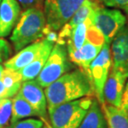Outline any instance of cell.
<instances>
[{
	"label": "cell",
	"instance_id": "4dcf8cb0",
	"mask_svg": "<svg viewBox=\"0 0 128 128\" xmlns=\"http://www.w3.org/2000/svg\"><path fill=\"white\" fill-rule=\"evenodd\" d=\"M2 99H0V104H1V102H2Z\"/></svg>",
	"mask_w": 128,
	"mask_h": 128
},
{
	"label": "cell",
	"instance_id": "277c9868",
	"mask_svg": "<svg viewBox=\"0 0 128 128\" xmlns=\"http://www.w3.org/2000/svg\"><path fill=\"white\" fill-rule=\"evenodd\" d=\"M70 69L68 48L65 43L57 41L39 75L35 79L42 88H48Z\"/></svg>",
	"mask_w": 128,
	"mask_h": 128
},
{
	"label": "cell",
	"instance_id": "6da1fadb",
	"mask_svg": "<svg viewBox=\"0 0 128 128\" xmlns=\"http://www.w3.org/2000/svg\"><path fill=\"white\" fill-rule=\"evenodd\" d=\"M48 112L61 104L91 96L94 92L91 78L82 69L66 72L45 88Z\"/></svg>",
	"mask_w": 128,
	"mask_h": 128
},
{
	"label": "cell",
	"instance_id": "603a6c76",
	"mask_svg": "<svg viewBox=\"0 0 128 128\" xmlns=\"http://www.w3.org/2000/svg\"><path fill=\"white\" fill-rule=\"evenodd\" d=\"M11 55L12 48L9 42L4 39V38H0V62L8 60Z\"/></svg>",
	"mask_w": 128,
	"mask_h": 128
},
{
	"label": "cell",
	"instance_id": "ffe728a7",
	"mask_svg": "<svg viewBox=\"0 0 128 128\" xmlns=\"http://www.w3.org/2000/svg\"><path fill=\"white\" fill-rule=\"evenodd\" d=\"M1 81L5 88L14 92L15 94L18 92L22 82V76L18 71H12L7 68H4Z\"/></svg>",
	"mask_w": 128,
	"mask_h": 128
},
{
	"label": "cell",
	"instance_id": "ba28073f",
	"mask_svg": "<svg viewBox=\"0 0 128 128\" xmlns=\"http://www.w3.org/2000/svg\"><path fill=\"white\" fill-rule=\"evenodd\" d=\"M110 45L111 44L105 43L101 52L89 66V74L93 86L94 93L97 97V101L102 105L105 103L103 89L112 66Z\"/></svg>",
	"mask_w": 128,
	"mask_h": 128
},
{
	"label": "cell",
	"instance_id": "ac0fdd59",
	"mask_svg": "<svg viewBox=\"0 0 128 128\" xmlns=\"http://www.w3.org/2000/svg\"><path fill=\"white\" fill-rule=\"evenodd\" d=\"M12 116L10 124H12L20 120L30 116H38L32 106L19 93H17L12 98Z\"/></svg>",
	"mask_w": 128,
	"mask_h": 128
},
{
	"label": "cell",
	"instance_id": "1f68e13d",
	"mask_svg": "<svg viewBox=\"0 0 128 128\" xmlns=\"http://www.w3.org/2000/svg\"><path fill=\"white\" fill-rule=\"evenodd\" d=\"M1 2H2V0H0V5H1Z\"/></svg>",
	"mask_w": 128,
	"mask_h": 128
},
{
	"label": "cell",
	"instance_id": "8fae6325",
	"mask_svg": "<svg viewBox=\"0 0 128 128\" xmlns=\"http://www.w3.org/2000/svg\"><path fill=\"white\" fill-rule=\"evenodd\" d=\"M48 41L47 38L41 41H37L18 51L16 55L12 56L4 62L5 68L12 71L21 70L24 66L31 63L39 55V53L47 44Z\"/></svg>",
	"mask_w": 128,
	"mask_h": 128
},
{
	"label": "cell",
	"instance_id": "2e32d148",
	"mask_svg": "<svg viewBox=\"0 0 128 128\" xmlns=\"http://www.w3.org/2000/svg\"><path fill=\"white\" fill-rule=\"evenodd\" d=\"M102 106L107 128H128V114L123 107L104 103Z\"/></svg>",
	"mask_w": 128,
	"mask_h": 128
},
{
	"label": "cell",
	"instance_id": "d6986e66",
	"mask_svg": "<svg viewBox=\"0 0 128 128\" xmlns=\"http://www.w3.org/2000/svg\"><path fill=\"white\" fill-rule=\"evenodd\" d=\"M92 17L89 18L85 22L78 24L75 28H73L69 37L68 38L66 48H72V49H79L82 47L86 39L88 28L92 24Z\"/></svg>",
	"mask_w": 128,
	"mask_h": 128
},
{
	"label": "cell",
	"instance_id": "44dd1931",
	"mask_svg": "<svg viewBox=\"0 0 128 128\" xmlns=\"http://www.w3.org/2000/svg\"><path fill=\"white\" fill-rule=\"evenodd\" d=\"M12 98H4L0 104V128H4L12 116Z\"/></svg>",
	"mask_w": 128,
	"mask_h": 128
},
{
	"label": "cell",
	"instance_id": "7402d4cb",
	"mask_svg": "<svg viewBox=\"0 0 128 128\" xmlns=\"http://www.w3.org/2000/svg\"><path fill=\"white\" fill-rule=\"evenodd\" d=\"M43 126L44 123L41 120L28 118L20 120L12 124H10L7 128H42Z\"/></svg>",
	"mask_w": 128,
	"mask_h": 128
},
{
	"label": "cell",
	"instance_id": "4fadbf2b",
	"mask_svg": "<svg viewBox=\"0 0 128 128\" xmlns=\"http://www.w3.org/2000/svg\"><path fill=\"white\" fill-rule=\"evenodd\" d=\"M112 66L128 72V25H125L112 41Z\"/></svg>",
	"mask_w": 128,
	"mask_h": 128
},
{
	"label": "cell",
	"instance_id": "cb8c5ba5",
	"mask_svg": "<svg viewBox=\"0 0 128 128\" xmlns=\"http://www.w3.org/2000/svg\"><path fill=\"white\" fill-rule=\"evenodd\" d=\"M100 1L106 7L119 8L124 10L128 6V0H100Z\"/></svg>",
	"mask_w": 128,
	"mask_h": 128
},
{
	"label": "cell",
	"instance_id": "8992f818",
	"mask_svg": "<svg viewBox=\"0 0 128 128\" xmlns=\"http://www.w3.org/2000/svg\"><path fill=\"white\" fill-rule=\"evenodd\" d=\"M105 43L106 42L102 34L92 24L88 28L86 39L82 47L79 49L66 48L69 59L80 66L81 69L90 76L89 66L101 52Z\"/></svg>",
	"mask_w": 128,
	"mask_h": 128
},
{
	"label": "cell",
	"instance_id": "d4e9b609",
	"mask_svg": "<svg viewBox=\"0 0 128 128\" xmlns=\"http://www.w3.org/2000/svg\"><path fill=\"white\" fill-rule=\"evenodd\" d=\"M16 94L14 92L8 90L5 88V86L4 85L2 82L0 80V99H4V98H12Z\"/></svg>",
	"mask_w": 128,
	"mask_h": 128
},
{
	"label": "cell",
	"instance_id": "e0dca14e",
	"mask_svg": "<svg viewBox=\"0 0 128 128\" xmlns=\"http://www.w3.org/2000/svg\"><path fill=\"white\" fill-rule=\"evenodd\" d=\"M78 128H107L103 111L97 100L93 99L88 113Z\"/></svg>",
	"mask_w": 128,
	"mask_h": 128
},
{
	"label": "cell",
	"instance_id": "9c48e42d",
	"mask_svg": "<svg viewBox=\"0 0 128 128\" xmlns=\"http://www.w3.org/2000/svg\"><path fill=\"white\" fill-rule=\"evenodd\" d=\"M128 80V72L112 66L108 78L103 89L105 103L121 107L126 83Z\"/></svg>",
	"mask_w": 128,
	"mask_h": 128
},
{
	"label": "cell",
	"instance_id": "52a82bcc",
	"mask_svg": "<svg viewBox=\"0 0 128 128\" xmlns=\"http://www.w3.org/2000/svg\"><path fill=\"white\" fill-rule=\"evenodd\" d=\"M92 22L103 36L105 42L111 44L116 35L126 25V18L117 9L97 7L92 17Z\"/></svg>",
	"mask_w": 128,
	"mask_h": 128
},
{
	"label": "cell",
	"instance_id": "83f0119b",
	"mask_svg": "<svg viewBox=\"0 0 128 128\" xmlns=\"http://www.w3.org/2000/svg\"><path fill=\"white\" fill-rule=\"evenodd\" d=\"M4 66L0 64V80H1V78H2V73H4Z\"/></svg>",
	"mask_w": 128,
	"mask_h": 128
},
{
	"label": "cell",
	"instance_id": "7a4b0ae2",
	"mask_svg": "<svg viewBox=\"0 0 128 128\" xmlns=\"http://www.w3.org/2000/svg\"><path fill=\"white\" fill-rule=\"evenodd\" d=\"M47 33V24L43 10L38 7L28 8L20 14L12 30L10 40L14 50L18 52L37 42Z\"/></svg>",
	"mask_w": 128,
	"mask_h": 128
},
{
	"label": "cell",
	"instance_id": "484cf974",
	"mask_svg": "<svg viewBox=\"0 0 128 128\" xmlns=\"http://www.w3.org/2000/svg\"><path fill=\"white\" fill-rule=\"evenodd\" d=\"M22 6H24L25 8H28L32 7H38L42 0H17Z\"/></svg>",
	"mask_w": 128,
	"mask_h": 128
},
{
	"label": "cell",
	"instance_id": "9a60e30c",
	"mask_svg": "<svg viewBox=\"0 0 128 128\" xmlns=\"http://www.w3.org/2000/svg\"><path fill=\"white\" fill-rule=\"evenodd\" d=\"M54 44V42L48 40L47 44H46L42 52L39 53V55L31 63H29L28 66H24V68H22L21 70L18 71L22 76V82L34 80V79L37 78V76L39 75L46 62H47Z\"/></svg>",
	"mask_w": 128,
	"mask_h": 128
},
{
	"label": "cell",
	"instance_id": "4316f807",
	"mask_svg": "<svg viewBox=\"0 0 128 128\" xmlns=\"http://www.w3.org/2000/svg\"><path fill=\"white\" fill-rule=\"evenodd\" d=\"M122 107H123L125 111L128 114V80L126 83L123 92V96H122Z\"/></svg>",
	"mask_w": 128,
	"mask_h": 128
},
{
	"label": "cell",
	"instance_id": "5bb4252c",
	"mask_svg": "<svg viewBox=\"0 0 128 128\" xmlns=\"http://www.w3.org/2000/svg\"><path fill=\"white\" fill-rule=\"evenodd\" d=\"M97 7L98 5L92 0H85L72 17V18L59 30V34L58 36L57 41L64 42V39L69 37L73 28L91 18Z\"/></svg>",
	"mask_w": 128,
	"mask_h": 128
},
{
	"label": "cell",
	"instance_id": "5b68a950",
	"mask_svg": "<svg viewBox=\"0 0 128 128\" xmlns=\"http://www.w3.org/2000/svg\"><path fill=\"white\" fill-rule=\"evenodd\" d=\"M84 1L85 0H45L43 14L47 24V33L59 31L72 18Z\"/></svg>",
	"mask_w": 128,
	"mask_h": 128
},
{
	"label": "cell",
	"instance_id": "30bf717a",
	"mask_svg": "<svg viewBox=\"0 0 128 128\" xmlns=\"http://www.w3.org/2000/svg\"><path fill=\"white\" fill-rule=\"evenodd\" d=\"M35 110L39 116L44 117L47 112V99L45 92L35 80L22 82L18 92Z\"/></svg>",
	"mask_w": 128,
	"mask_h": 128
},
{
	"label": "cell",
	"instance_id": "3957f363",
	"mask_svg": "<svg viewBox=\"0 0 128 128\" xmlns=\"http://www.w3.org/2000/svg\"><path fill=\"white\" fill-rule=\"evenodd\" d=\"M92 101V96H85L61 104L49 111L52 128H78Z\"/></svg>",
	"mask_w": 128,
	"mask_h": 128
},
{
	"label": "cell",
	"instance_id": "f546056e",
	"mask_svg": "<svg viewBox=\"0 0 128 128\" xmlns=\"http://www.w3.org/2000/svg\"><path fill=\"white\" fill-rule=\"evenodd\" d=\"M42 128H49V126H43Z\"/></svg>",
	"mask_w": 128,
	"mask_h": 128
},
{
	"label": "cell",
	"instance_id": "7c38bea8",
	"mask_svg": "<svg viewBox=\"0 0 128 128\" xmlns=\"http://www.w3.org/2000/svg\"><path fill=\"white\" fill-rule=\"evenodd\" d=\"M21 14V7L17 0H2L0 5V38L11 33Z\"/></svg>",
	"mask_w": 128,
	"mask_h": 128
},
{
	"label": "cell",
	"instance_id": "f1b7e54d",
	"mask_svg": "<svg viewBox=\"0 0 128 128\" xmlns=\"http://www.w3.org/2000/svg\"><path fill=\"white\" fill-rule=\"evenodd\" d=\"M125 12H126V14L127 15V17H128V6L126 8V9H125Z\"/></svg>",
	"mask_w": 128,
	"mask_h": 128
}]
</instances>
